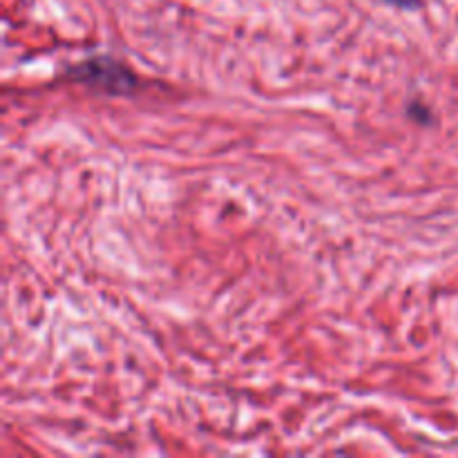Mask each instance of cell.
<instances>
[{"mask_svg": "<svg viewBox=\"0 0 458 458\" xmlns=\"http://www.w3.org/2000/svg\"><path fill=\"white\" fill-rule=\"evenodd\" d=\"M70 76L79 83L101 89L106 94H116V97H123L139 88L134 72L112 56H92L88 61L76 63L74 67H70Z\"/></svg>", "mask_w": 458, "mask_h": 458, "instance_id": "6da1fadb", "label": "cell"}, {"mask_svg": "<svg viewBox=\"0 0 458 458\" xmlns=\"http://www.w3.org/2000/svg\"><path fill=\"white\" fill-rule=\"evenodd\" d=\"M410 116L411 119H416L419 121V123H428V119H429V110L425 106H420L419 101H414L410 106Z\"/></svg>", "mask_w": 458, "mask_h": 458, "instance_id": "7a4b0ae2", "label": "cell"}, {"mask_svg": "<svg viewBox=\"0 0 458 458\" xmlns=\"http://www.w3.org/2000/svg\"><path fill=\"white\" fill-rule=\"evenodd\" d=\"M387 4H394L398 9H416L420 7V0H385Z\"/></svg>", "mask_w": 458, "mask_h": 458, "instance_id": "3957f363", "label": "cell"}]
</instances>
